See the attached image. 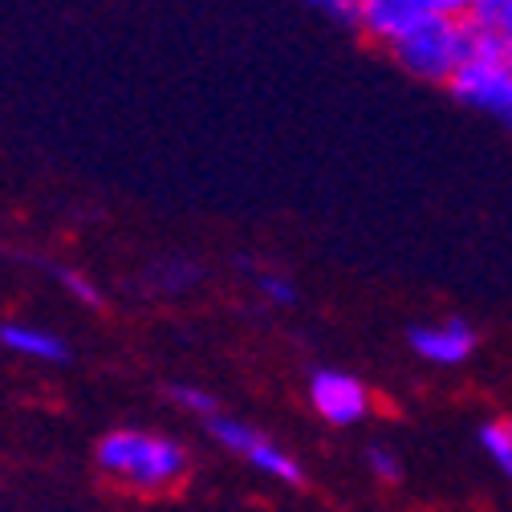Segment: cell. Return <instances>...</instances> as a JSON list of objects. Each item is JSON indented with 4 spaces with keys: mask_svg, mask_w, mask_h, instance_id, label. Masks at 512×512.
I'll use <instances>...</instances> for the list:
<instances>
[{
    "mask_svg": "<svg viewBox=\"0 0 512 512\" xmlns=\"http://www.w3.org/2000/svg\"><path fill=\"white\" fill-rule=\"evenodd\" d=\"M94 464L110 484L135 492V496H167L191 472L183 443H175L171 435H159V431H143V427L106 431L94 447Z\"/></svg>",
    "mask_w": 512,
    "mask_h": 512,
    "instance_id": "cell-1",
    "label": "cell"
},
{
    "mask_svg": "<svg viewBox=\"0 0 512 512\" xmlns=\"http://www.w3.org/2000/svg\"><path fill=\"white\" fill-rule=\"evenodd\" d=\"M447 90L468 110H480V114L496 118L500 126H512V53L504 49V41L492 25L472 21L468 57L456 70V78L447 82Z\"/></svg>",
    "mask_w": 512,
    "mask_h": 512,
    "instance_id": "cell-2",
    "label": "cell"
},
{
    "mask_svg": "<svg viewBox=\"0 0 512 512\" xmlns=\"http://www.w3.org/2000/svg\"><path fill=\"white\" fill-rule=\"evenodd\" d=\"M468 41H472V21H452V17H423L403 41H395L387 53L399 66L419 78V82H435L447 86L456 78V70L468 57Z\"/></svg>",
    "mask_w": 512,
    "mask_h": 512,
    "instance_id": "cell-3",
    "label": "cell"
},
{
    "mask_svg": "<svg viewBox=\"0 0 512 512\" xmlns=\"http://www.w3.org/2000/svg\"><path fill=\"white\" fill-rule=\"evenodd\" d=\"M208 435L220 447H228L232 456H240L244 464H252L256 472H265V476H273L281 484H301L305 480V468L285 452V447H277L265 431H256V427H248V423H240L232 415H212L208 419Z\"/></svg>",
    "mask_w": 512,
    "mask_h": 512,
    "instance_id": "cell-4",
    "label": "cell"
},
{
    "mask_svg": "<svg viewBox=\"0 0 512 512\" xmlns=\"http://www.w3.org/2000/svg\"><path fill=\"white\" fill-rule=\"evenodd\" d=\"M309 403L334 427H354L374 411V395L358 374L346 370H313L309 374Z\"/></svg>",
    "mask_w": 512,
    "mask_h": 512,
    "instance_id": "cell-5",
    "label": "cell"
},
{
    "mask_svg": "<svg viewBox=\"0 0 512 512\" xmlns=\"http://www.w3.org/2000/svg\"><path fill=\"white\" fill-rule=\"evenodd\" d=\"M411 350L431 362V366H460L472 358L476 350V330L464 322V317H447V322H423V326H411L407 334Z\"/></svg>",
    "mask_w": 512,
    "mask_h": 512,
    "instance_id": "cell-6",
    "label": "cell"
},
{
    "mask_svg": "<svg viewBox=\"0 0 512 512\" xmlns=\"http://www.w3.org/2000/svg\"><path fill=\"white\" fill-rule=\"evenodd\" d=\"M423 17L431 13H423L419 0H358V33H366L382 49L403 41Z\"/></svg>",
    "mask_w": 512,
    "mask_h": 512,
    "instance_id": "cell-7",
    "label": "cell"
},
{
    "mask_svg": "<svg viewBox=\"0 0 512 512\" xmlns=\"http://www.w3.org/2000/svg\"><path fill=\"white\" fill-rule=\"evenodd\" d=\"M0 346L17 358H29V362H70V346L66 338H57L53 330L45 326H29V322H5L0 326Z\"/></svg>",
    "mask_w": 512,
    "mask_h": 512,
    "instance_id": "cell-8",
    "label": "cell"
},
{
    "mask_svg": "<svg viewBox=\"0 0 512 512\" xmlns=\"http://www.w3.org/2000/svg\"><path fill=\"white\" fill-rule=\"evenodd\" d=\"M480 447L488 452V460L512 480V431H508V423H484L480 427Z\"/></svg>",
    "mask_w": 512,
    "mask_h": 512,
    "instance_id": "cell-9",
    "label": "cell"
},
{
    "mask_svg": "<svg viewBox=\"0 0 512 512\" xmlns=\"http://www.w3.org/2000/svg\"><path fill=\"white\" fill-rule=\"evenodd\" d=\"M167 395H171V403H175V407H183L187 415H200L204 423H208L212 415H220L216 395H208V391H200V387H187V382H175V387H171Z\"/></svg>",
    "mask_w": 512,
    "mask_h": 512,
    "instance_id": "cell-10",
    "label": "cell"
},
{
    "mask_svg": "<svg viewBox=\"0 0 512 512\" xmlns=\"http://www.w3.org/2000/svg\"><path fill=\"white\" fill-rule=\"evenodd\" d=\"M309 9H317L326 21L334 25H346V29H358V0H305Z\"/></svg>",
    "mask_w": 512,
    "mask_h": 512,
    "instance_id": "cell-11",
    "label": "cell"
},
{
    "mask_svg": "<svg viewBox=\"0 0 512 512\" xmlns=\"http://www.w3.org/2000/svg\"><path fill=\"white\" fill-rule=\"evenodd\" d=\"M366 464H370V472L378 476V480H387V484H395L399 476H403V464H399V456L391 452V447H366Z\"/></svg>",
    "mask_w": 512,
    "mask_h": 512,
    "instance_id": "cell-12",
    "label": "cell"
},
{
    "mask_svg": "<svg viewBox=\"0 0 512 512\" xmlns=\"http://www.w3.org/2000/svg\"><path fill=\"white\" fill-rule=\"evenodd\" d=\"M57 281L66 285V293H70L74 301H82V305H102V289H98L90 277H82V273H74V269H61Z\"/></svg>",
    "mask_w": 512,
    "mask_h": 512,
    "instance_id": "cell-13",
    "label": "cell"
},
{
    "mask_svg": "<svg viewBox=\"0 0 512 512\" xmlns=\"http://www.w3.org/2000/svg\"><path fill=\"white\" fill-rule=\"evenodd\" d=\"M256 289H261L265 301H273V305H293L297 301V285L289 277H281V273H261L256 277Z\"/></svg>",
    "mask_w": 512,
    "mask_h": 512,
    "instance_id": "cell-14",
    "label": "cell"
},
{
    "mask_svg": "<svg viewBox=\"0 0 512 512\" xmlns=\"http://www.w3.org/2000/svg\"><path fill=\"white\" fill-rule=\"evenodd\" d=\"M423 13L431 17H452V21H472L476 0H419Z\"/></svg>",
    "mask_w": 512,
    "mask_h": 512,
    "instance_id": "cell-15",
    "label": "cell"
},
{
    "mask_svg": "<svg viewBox=\"0 0 512 512\" xmlns=\"http://www.w3.org/2000/svg\"><path fill=\"white\" fill-rule=\"evenodd\" d=\"M512 5V0H476V9H472V21L476 25H496L500 13Z\"/></svg>",
    "mask_w": 512,
    "mask_h": 512,
    "instance_id": "cell-16",
    "label": "cell"
},
{
    "mask_svg": "<svg viewBox=\"0 0 512 512\" xmlns=\"http://www.w3.org/2000/svg\"><path fill=\"white\" fill-rule=\"evenodd\" d=\"M492 29H496V33H500V41H504V49H508V53H512V5H508V9H504V13H500V21H496V25H492Z\"/></svg>",
    "mask_w": 512,
    "mask_h": 512,
    "instance_id": "cell-17",
    "label": "cell"
},
{
    "mask_svg": "<svg viewBox=\"0 0 512 512\" xmlns=\"http://www.w3.org/2000/svg\"><path fill=\"white\" fill-rule=\"evenodd\" d=\"M508 431H512V423H508Z\"/></svg>",
    "mask_w": 512,
    "mask_h": 512,
    "instance_id": "cell-18",
    "label": "cell"
}]
</instances>
